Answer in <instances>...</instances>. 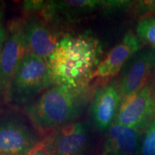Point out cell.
I'll return each instance as SVG.
<instances>
[{
	"instance_id": "obj_10",
	"label": "cell",
	"mask_w": 155,
	"mask_h": 155,
	"mask_svg": "<svg viewBox=\"0 0 155 155\" xmlns=\"http://www.w3.org/2000/svg\"><path fill=\"white\" fill-rule=\"evenodd\" d=\"M25 40L29 53L45 60L55 49L62 37L55 25L41 15H30L23 18Z\"/></svg>"
},
{
	"instance_id": "obj_18",
	"label": "cell",
	"mask_w": 155,
	"mask_h": 155,
	"mask_svg": "<svg viewBox=\"0 0 155 155\" xmlns=\"http://www.w3.org/2000/svg\"><path fill=\"white\" fill-rule=\"evenodd\" d=\"M152 95H153V98H154V104H155V78L153 83H152Z\"/></svg>"
},
{
	"instance_id": "obj_15",
	"label": "cell",
	"mask_w": 155,
	"mask_h": 155,
	"mask_svg": "<svg viewBox=\"0 0 155 155\" xmlns=\"http://www.w3.org/2000/svg\"><path fill=\"white\" fill-rule=\"evenodd\" d=\"M137 14L144 15L155 13V0H141L134 4Z\"/></svg>"
},
{
	"instance_id": "obj_6",
	"label": "cell",
	"mask_w": 155,
	"mask_h": 155,
	"mask_svg": "<svg viewBox=\"0 0 155 155\" xmlns=\"http://www.w3.org/2000/svg\"><path fill=\"white\" fill-rule=\"evenodd\" d=\"M154 118L152 83H149L137 94L121 101L114 123L141 131L148 128Z\"/></svg>"
},
{
	"instance_id": "obj_13",
	"label": "cell",
	"mask_w": 155,
	"mask_h": 155,
	"mask_svg": "<svg viewBox=\"0 0 155 155\" xmlns=\"http://www.w3.org/2000/svg\"><path fill=\"white\" fill-rule=\"evenodd\" d=\"M137 35L139 40L155 48V17H145L139 20Z\"/></svg>"
},
{
	"instance_id": "obj_9",
	"label": "cell",
	"mask_w": 155,
	"mask_h": 155,
	"mask_svg": "<svg viewBox=\"0 0 155 155\" xmlns=\"http://www.w3.org/2000/svg\"><path fill=\"white\" fill-rule=\"evenodd\" d=\"M121 101L118 80L95 89L91 101V116L97 130H109L116 121Z\"/></svg>"
},
{
	"instance_id": "obj_14",
	"label": "cell",
	"mask_w": 155,
	"mask_h": 155,
	"mask_svg": "<svg viewBox=\"0 0 155 155\" xmlns=\"http://www.w3.org/2000/svg\"><path fill=\"white\" fill-rule=\"evenodd\" d=\"M140 153L141 155H155V118L145 131Z\"/></svg>"
},
{
	"instance_id": "obj_17",
	"label": "cell",
	"mask_w": 155,
	"mask_h": 155,
	"mask_svg": "<svg viewBox=\"0 0 155 155\" xmlns=\"http://www.w3.org/2000/svg\"><path fill=\"white\" fill-rule=\"evenodd\" d=\"M6 38H7V28H5L2 19L0 18V57L5 45Z\"/></svg>"
},
{
	"instance_id": "obj_16",
	"label": "cell",
	"mask_w": 155,
	"mask_h": 155,
	"mask_svg": "<svg viewBox=\"0 0 155 155\" xmlns=\"http://www.w3.org/2000/svg\"><path fill=\"white\" fill-rule=\"evenodd\" d=\"M27 155H50L44 139H42Z\"/></svg>"
},
{
	"instance_id": "obj_12",
	"label": "cell",
	"mask_w": 155,
	"mask_h": 155,
	"mask_svg": "<svg viewBox=\"0 0 155 155\" xmlns=\"http://www.w3.org/2000/svg\"><path fill=\"white\" fill-rule=\"evenodd\" d=\"M141 145V131L114 123L108 130L104 155H137Z\"/></svg>"
},
{
	"instance_id": "obj_5",
	"label": "cell",
	"mask_w": 155,
	"mask_h": 155,
	"mask_svg": "<svg viewBox=\"0 0 155 155\" xmlns=\"http://www.w3.org/2000/svg\"><path fill=\"white\" fill-rule=\"evenodd\" d=\"M41 140L20 114L9 112L0 117V154L27 155Z\"/></svg>"
},
{
	"instance_id": "obj_2",
	"label": "cell",
	"mask_w": 155,
	"mask_h": 155,
	"mask_svg": "<svg viewBox=\"0 0 155 155\" xmlns=\"http://www.w3.org/2000/svg\"><path fill=\"white\" fill-rule=\"evenodd\" d=\"M94 92L91 85H55L25 106V113L38 132L47 136L57 128L75 121L91 101Z\"/></svg>"
},
{
	"instance_id": "obj_3",
	"label": "cell",
	"mask_w": 155,
	"mask_h": 155,
	"mask_svg": "<svg viewBox=\"0 0 155 155\" xmlns=\"http://www.w3.org/2000/svg\"><path fill=\"white\" fill-rule=\"evenodd\" d=\"M52 86L45 60L33 53H28L13 76L8 104L15 106H25Z\"/></svg>"
},
{
	"instance_id": "obj_1",
	"label": "cell",
	"mask_w": 155,
	"mask_h": 155,
	"mask_svg": "<svg viewBox=\"0 0 155 155\" xmlns=\"http://www.w3.org/2000/svg\"><path fill=\"white\" fill-rule=\"evenodd\" d=\"M102 54L99 41L88 34L63 35L45 59L53 86L90 85Z\"/></svg>"
},
{
	"instance_id": "obj_7",
	"label": "cell",
	"mask_w": 155,
	"mask_h": 155,
	"mask_svg": "<svg viewBox=\"0 0 155 155\" xmlns=\"http://www.w3.org/2000/svg\"><path fill=\"white\" fill-rule=\"evenodd\" d=\"M155 72V48L139 50L121 71L119 88L122 100L137 94L149 83Z\"/></svg>"
},
{
	"instance_id": "obj_19",
	"label": "cell",
	"mask_w": 155,
	"mask_h": 155,
	"mask_svg": "<svg viewBox=\"0 0 155 155\" xmlns=\"http://www.w3.org/2000/svg\"><path fill=\"white\" fill-rule=\"evenodd\" d=\"M0 155H9V154H0Z\"/></svg>"
},
{
	"instance_id": "obj_11",
	"label": "cell",
	"mask_w": 155,
	"mask_h": 155,
	"mask_svg": "<svg viewBox=\"0 0 155 155\" xmlns=\"http://www.w3.org/2000/svg\"><path fill=\"white\" fill-rule=\"evenodd\" d=\"M141 48V40L132 32H128L121 42L108 53L97 68L94 78H108L121 72L122 68Z\"/></svg>"
},
{
	"instance_id": "obj_8",
	"label": "cell",
	"mask_w": 155,
	"mask_h": 155,
	"mask_svg": "<svg viewBox=\"0 0 155 155\" xmlns=\"http://www.w3.org/2000/svg\"><path fill=\"white\" fill-rule=\"evenodd\" d=\"M50 155H83L88 142L86 121H75L57 128L43 139Z\"/></svg>"
},
{
	"instance_id": "obj_4",
	"label": "cell",
	"mask_w": 155,
	"mask_h": 155,
	"mask_svg": "<svg viewBox=\"0 0 155 155\" xmlns=\"http://www.w3.org/2000/svg\"><path fill=\"white\" fill-rule=\"evenodd\" d=\"M28 53L23 18L12 19L7 27V38L0 57V105L8 104L13 76Z\"/></svg>"
}]
</instances>
